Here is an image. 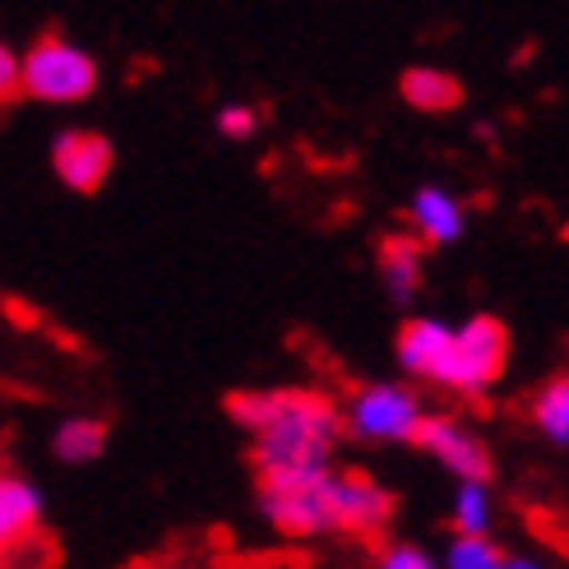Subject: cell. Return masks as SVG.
I'll return each instance as SVG.
<instances>
[{
    "mask_svg": "<svg viewBox=\"0 0 569 569\" xmlns=\"http://www.w3.org/2000/svg\"><path fill=\"white\" fill-rule=\"evenodd\" d=\"M227 417L250 436V463L260 481L316 477L333 468L343 436V408L320 389H237Z\"/></svg>",
    "mask_w": 569,
    "mask_h": 569,
    "instance_id": "1",
    "label": "cell"
},
{
    "mask_svg": "<svg viewBox=\"0 0 569 569\" xmlns=\"http://www.w3.org/2000/svg\"><path fill=\"white\" fill-rule=\"evenodd\" d=\"M98 56L61 33H47L23 51V98L47 107H74L98 93Z\"/></svg>",
    "mask_w": 569,
    "mask_h": 569,
    "instance_id": "2",
    "label": "cell"
},
{
    "mask_svg": "<svg viewBox=\"0 0 569 569\" xmlns=\"http://www.w3.org/2000/svg\"><path fill=\"white\" fill-rule=\"evenodd\" d=\"M338 408H343V431L361 445H417L426 417L421 393L403 380H366Z\"/></svg>",
    "mask_w": 569,
    "mask_h": 569,
    "instance_id": "3",
    "label": "cell"
},
{
    "mask_svg": "<svg viewBox=\"0 0 569 569\" xmlns=\"http://www.w3.org/2000/svg\"><path fill=\"white\" fill-rule=\"evenodd\" d=\"M505 361H509V329L496 316H468L453 325L449 357L436 389H449L459 398H481L505 376Z\"/></svg>",
    "mask_w": 569,
    "mask_h": 569,
    "instance_id": "4",
    "label": "cell"
},
{
    "mask_svg": "<svg viewBox=\"0 0 569 569\" xmlns=\"http://www.w3.org/2000/svg\"><path fill=\"white\" fill-rule=\"evenodd\" d=\"M329 472L316 477H288V481H260V515L278 537L310 542V537L333 532V509H329Z\"/></svg>",
    "mask_w": 569,
    "mask_h": 569,
    "instance_id": "5",
    "label": "cell"
},
{
    "mask_svg": "<svg viewBox=\"0 0 569 569\" xmlns=\"http://www.w3.org/2000/svg\"><path fill=\"white\" fill-rule=\"evenodd\" d=\"M417 449H421L431 463H440L453 481H491V477H496L491 445L481 440L468 421H459V417H436V412H426V417H421V431H417Z\"/></svg>",
    "mask_w": 569,
    "mask_h": 569,
    "instance_id": "6",
    "label": "cell"
},
{
    "mask_svg": "<svg viewBox=\"0 0 569 569\" xmlns=\"http://www.w3.org/2000/svg\"><path fill=\"white\" fill-rule=\"evenodd\" d=\"M329 509H333V532L376 537L393 523V491L361 468H333Z\"/></svg>",
    "mask_w": 569,
    "mask_h": 569,
    "instance_id": "7",
    "label": "cell"
},
{
    "mask_svg": "<svg viewBox=\"0 0 569 569\" xmlns=\"http://www.w3.org/2000/svg\"><path fill=\"white\" fill-rule=\"evenodd\" d=\"M47 158H51L56 181L74 194H98L111 177V167H117V149L98 130H61L51 139Z\"/></svg>",
    "mask_w": 569,
    "mask_h": 569,
    "instance_id": "8",
    "label": "cell"
},
{
    "mask_svg": "<svg viewBox=\"0 0 569 569\" xmlns=\"http://www.w3.org/2000/svg\"><path fill=\"white\" fill-rule=\"evenodd\" d=\"M47 500L33 477L14 468H0V565H10L19 551H28L42 532Z\"/></svg>",
    "mask_w": 569,
    "mask_h": 569,
    "instance_id": "9",
    "label": "cell"
},
{
    "mask_svg": "<svg viewBox=\"0 0 569 569\" xmlns=\"http://www.w3.org/2000/svg\"><path fill=\"white\" fill-rule=\"evenodd\" d=\"M449 338H453V325L440 320V316H412V320H403V329H398V338H393L398 371H403L408 380L440 385L445 357H449Z\"/></svg>",
    "mask_w": 569,
    "mask_h": 569,
    "instance_id": "10",
    "label": "cell"
},
{
    "mask_svg": "<svg viewBox=\"0 0 569 569\" xmlns=\"http://www.w3.org/2000/svg\"><path fill=\"white\" fill-rule=\"evenodd\" d=\"M408 227L421 246H453L468 232V204L449 186H417L408 199Z\"/></svg>",
    "mask_w": 569,
    "mask_h": 569,
    "instance_id": "11",
    "label": "cell"
},
{
    "mask_svg": "<svg viewBox=\"0 0 569 569\" xmlns=\"http://www.w3.org/2000/svg\"><path fill=\"white\" fill-rule=\"evenodd\" d=\"M376 264H380V288L389 292V301L398 306L417 301L426 278V246L412 232H389L376 250Z\"/></svg>",
    "mask_w": 569,
    "mask_h": 569,
    "instance_id": "12",
    "label": "cell"
},
{
    "mask_svg": "<svg viewBox=\"0 0 569 569\" xmlns=\"http://www.w3.org/2000/svg\"><path fill=\"white\" fill-rule=\"evenodd\" d=\"M398 93H403L408 107L440 117V111H453L463 102V83L440 66H412V70H403V79H398Z\"/></svg>",
    "mask_w": 569,
    "mask_h": 569,
    "instance_id": "13",
    "label": "cell"
},
{
    "mask_svg": "<svg viewBox=\"0 0 569 569\" xmlns=\"http://www.w3.org/2000/svg\"><path fill=\"white\" fill-rule=\"evenodd\" d=\"M528 421L547 445L569 449V371L537 385L532 403H528Z\"/></svg>",
    "mask_w": 569,
    "mask_h": 569,
    "instance_id": "14",
    "label": "cell"
},
{
    "mask_svg": "<svg viewBox=\"0 0 569 569\" xmlns=\"http://www.w3.org/2000/svg\"><path fill=\"white\" fill-rule=\"evenodd\" d=\"M51 453H56V463H66V468L98 463L107 453V421H98V417H66L51 431Z\"/></svg>",
    "mask_w": 569,
    "mask_h": 569,
    "instance_id": "15",
    "label": "cell"
},
{
    "mask_svg": "<svg viewBox=\"0 0 569 569\" xmlns=\"http://www.w3.org/2000/svg\"><path fill=\"white\" fill-rule=\"evenodd\" d=\"M449 523H453V532H491V528H496L491 481H453Z\"/></svg>",
    "mask_w": 569,
    "mask_h": 569,
    "instance_id": "16",
    "label": "cell"
},
{
    "mask_svg": "<svg viewBox=\"0 0 569 569\" xmlns=\"http://www.w3.org/2000/svg\"><path fill=\"white\" fill-rule=\"evenodd\" d=\"M505 547L491 532H453V542L440 556V569H500Z\"/></svg>",
    "mask_w": 569,
    "mask_h": 569,
    "instance_id": "17",
    "label": "cell"
},
{
    "mask_svg": "<svg viewBox=\"0 0 569 569\" xmlns=\"http://www.w3.org/2000/svg\"><path fill=\"white\" fill-rule=\"evenodd\" d=\"M371 569H440V556L421 542H385Z\"/></svg>",
    "mask_w": 569,
    "mask_h": 569,
    "instance_id": "18",
    "label": "cell"
},
{
    "mask_svg": "<svg viewBox=\"0 0 569 569\" xmlns=\"http://www.w3.org/2000/svg\"><path fill=\"white\" fill-rule=\"evenodd\" d=\"M264 126L260 117V107H250V102H222L218 107V134L222 139H232V144H246V139H254Z\"/></svg>",
    "mask_w": 569,
    "mask_h": 569,
    "instance_id": "19",
    "label": "cell"
},
{
    "mask_svg": "<svg viewBox=\"0 0 569 569\" xmlns=\"http://www.w3.org/2000/svg\"><path fill=\"white\" fill-rule=\"evenodd\" d=\"M19 93H23V51H14L0 38V107L14 102Z\"/></svg>",
    "mask_w": 569,
    "mask_h": 569,
    "instance_id": "20",
    "label": "cell"
},
{
    "mask_svg": "<svg viewBox=\"0 0 569 569\" xmlns=\"http://www.w3.org/2000/svg\"><path fill=\"white\" fill-rule=\"evenodd\" d=\"M500 569H551V560H547V556H532V551H528V556H509V551H505Z\"/></svg>",
    "mask_w": 569,
    "mask_h": 569,
    "instance_id": "21",
    "label": "cell"
},
{
    "mask_svg": "<svg viewBox=\"0 0 569 569\" xmlns=\"http://www.w3.org/2000/svg\"><path fill=\"white\" fill-rule=\"evenodd\" d=\"M153 569H190V565H153Z\"/></svg>",
    "mask_w": 569,
    "mask_h": 569,
    "instance_id": "22",
    "label": "cell"
}]
</instances>
